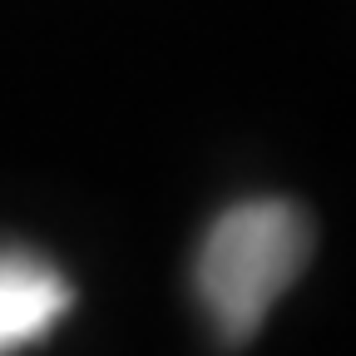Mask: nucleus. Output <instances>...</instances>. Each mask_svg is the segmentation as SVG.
Listing matches in <instances>:
<instances>
[{"label": "nucleus", "mask_w": 356, "mask_h": 356, "mask_svg": "<svg viewBox=\"0 0 356 356\" xmlns=\"http://www.w3.org/2000/svg\"><path fill=\"white\" fill-rule=\"evenodd\" d=\"M312 218L292 198H248L222 213L198 248V297L213 327L243 346L273 302L307 273Z\"/></svg>", "instance_id": "1"}, {"label": "nucleus", "mask_w": 356, "mask_h": 356, "mask_svg": "<svg viewBox=\"0 0 356 356\" xmlns=\"http://www.w3.org/2000/svg\"><path fill=\"white\" fill-rule=\"evenodd\" d=\"M70 312V282L35 252H0V351L44 337Z\"/></svg>", "instance_id": "2"}]
</instances>
